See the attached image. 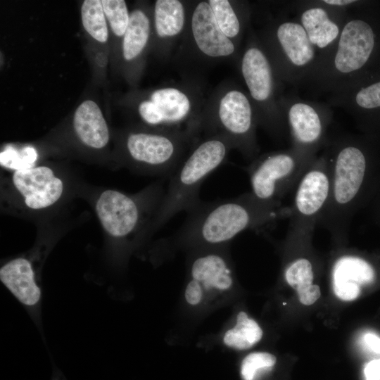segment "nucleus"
I'll use <instances>...</instances> for the list:
<instances>
[{"label":"nucleus","mask_w":380,"mask_h":380,"mask_svg":"<svg viewBox=\"0 0 380 380\" xmlns=\"http://www.w3.org/2000/svg\"><path fill=\"white\" fill-rule=\"evenodd\" d=\"M290 215V206L260 201L251 192L229 199L201 201L188 213L177 238L189 244L219 246L245 230H262Z\"/></svg>","instance_id":"f257e3e1"},{"label":"nucleus","mask_w":380,"mask_h":380,"mask_svg":"<svg viewBox=\"0 0 380 380\" xmlns=\"http://www.w3.org/2000/svg\"><path fill=\"white\" fill-rule=\"evenodd\" d=\"M366 380H380V359L369 362L365 368Z\"/></svg>","instance_id":"473e14b6"},{"label":"nucleus","mask_w":380,"mask_h":380,"mask_svg":"<svg viewBox=\"0 0 380 380\" xmlns=\"http://www.w3.org/2000/svg\"><path fill=\"white\" fill-rule=\"evenodd\" d=\"M37 159V153L30 146L17 149L8 146L0 153L1 165L16 171L32 168Z\"/></svg>","instance_id":"cd10ccee"},{"label":"nucleus","mask_w":380,"mask_h":380,"mask_svg":"<svg viewBox=\"0 0 380 380\" xmlns=\"http://www.w3.org/2000/svg\"><path fill=\"white\" fill-rule=\"evenodd\" d=\"M208 4L222 32L228 38L236 37L240 33L241 23L229 1L210 0Z\"/></svg>","instance_id":"bb28decb"},{"label":"nucleus","mask_w":380,"mask_h":380,"mask_svg":"<svg viewBox=\"0 0 380 380\" xmlns=\"http://www.w3.org/2000/svg\"><path fill=\"white\" fill-rule=\"evenodd\" d=\"M218 117L222 128L230 134L242 153L248 158L254 157L258 151L255 116L248 97L239 90L228 91L220 102Z\"/></svg>","instance_id":"9b49d317"},{"label":"nucleus","mask_w":380,"mask_h":380,"mask_svg":"<svg viewBox=\"0 0 380 380\" xmlns=\"http://www.w3.org/2000/svg\"><path fill=\"white\" fill-rule=\"evenodd\" d=\"M96 208L105 230L115 237L129 234L139 220L140 211L136 201L114 190L102 193Z\"/></svg>","instance_id":"ddd939ff"},{"label":"nucleus","mask_w":380,"mask_h":380,"mask_svg":"<svg viewBox=\"0 0 380 380\" xmlns=\"http://www.w3.org/2000/svg\"><path fill=\"white\" fill-rule=\"evenodd\" d=\"M289 5L316 50L318 63L334 49L349 11L327 5L322 0L293 1Z\"/></svg>","instance_id":"9d476101"},{"label":"nucleus","mask_w":380,"mask_h":380,"mask_svg":"<svg viewBox=\"0 0 380 380\" xmlns=\"http://www.w3.org/2000/svg\"><path fill=\"white\" fill-rule=\"evenodd\" d=\"M139 113L144 120L151 125L163 123V119L157 106L151 101L140 103Z\"/></svg>","instance_id":"7c9ffc66"},{"label":"nucleus","mask_w":380,"mask_h":380,"mask_svg":"<svg viewBox=\"0 0 380 380\" xmlns=\"http://www.w3.org/2000/svg\"><path fill=\"white\" fill-rule=\"evenodd\" d=\"M16 189L25 198L26 205L32 209L46 208L54 203L63 192L61 180L47 167L17 170L13 176Z\"/></svg>","instance_id":"4468645a"},{"label":"nucleus","mask_w":380,"mask_h":380,"mask_svg":"<svg viewBox=\"0 0 380 380\" xmlns=\"http://www.w3.org/2000/svg\"><path fill=\"white\" fill-rule=\"evenodd\" d=\"M327 103L361 122L372 113L380 112V80L328 96Z\"/></svg>","instance_id":"6ab92c4d"},{"label":"nucleus","mask_w":380,"mask_h":380,"mask_svg":"<svg viewBox=\"0 0 380 380\" xmlns=\"http://www.w3.org/2000/svg\"><path fill=\"white\" fill-rule=\"evenodd\" d=\"M73 124L76 134L86 145L101 148L107 144L108 129L99 107L93 101H85L79 106Z\"/></svg>","instance_id":"aec40b11"},{"label":"nucleus","mask_w":380,"mask_h":380,"mask_svg":"<svg viewBox=\"0 0 380 380\" xmlns=\"http://www.w3.org/2000/svg\"><path fill=\"white\" fill-rule=\"evenodd\" d=\"M366 345L374 353H380V338L374 334L368 333L365 336Z\"/></svg>","instance_id":"72a5a7b5"},{"label":"nucleus","mask_w":380,"mask_h":380,"mask_svg":"<svg viewBox=\"0 0 380 380\" xmlns=\"http://www.w3.org/2000/svg\"><path fill=\"white\" fill-rule=\"evenodd\" d=\"M330 168L322 151L310 163L294 189L287 236H312L330 194Z\"/></svg>","instance_id":"0eeeda50"},{"label":"nucleus","mask_w":380,"mask_h":380,"mask_svg":"<svg viewBox=\"0 0 380 380\" xmlns=\"http://www.w3.org/2000/svg\"><path fill=\"white\" fill-rule=\"evenodd\" d=\"M149 32L147 16L140 10L134 11L129 15L123 39V56L126 60L130 61L141 52L148 41Z\"/></svg>","instance_id":"393cba45"},{"label":"nucleus","mask_w":380,"mask_h":380,"mask_svg":"<svg viewBox=\"0 0 380 380\" xmlns=\"http://www.w3.org/2000/svg\"><path fill=\"white\" fill-rule=\"evenodd\" d=\"M191 30L198 49L210 57L227 56L234 51V45L220 29L208 2L202 1L195 8Z\"/></svg>","instance_id":"dca6fc26"},{"label":"nucleus","mask_w":380,"mask_h":380,"mask_svg":"<svg viewBox=\"0 0 380 380\" xmlns=\"http://www.w3.org/2000/svg\"><path fill=\"white\" fill-rule=\"evenodd\" d=\"M276 361V357L270 353H252L241 363V377L243 380H254L260 372L272 367Z\"/></svg>","instance_id":"c756f323"},{"label":"nucleus","mask_w":380,"mask_h":380,"mask_svg":"<svg viewBox=\"0 0 380 380\" xmlns=\"http://www.w3.org/2000/svg\"><path fill=\"white\" fill-rule=\"evenodd\" d=\"M151 101L158 108L163 122L175 123L183 120L189 114L191 103L187 96L175 88H163L155 91Z\"/></svg>","instance_id":"4be33fe9"},{"label":"nucleus","mask_w":380,"mask_h":380,"mask_svg":"<svg viewBox=\"0 0 380 380\" xmlns=\"http://www.w3.org/2000/svg\"><path fill=\"white\" fill-rule=\"evenodd\" d=\"M331 274L336 295L346 301L356 299L361 286L373 282L376 275L372 264L349 253H343L335 259Z\"/></svg>","instance_id":"2eb2a0df"},{"label":"nucleus","mask_w":380,"mask_h":380,"mask_svg":"<svg viewBox=\"0 0 380 380\" xmlns=\"http://www.w3.org/2000/svg\"><path fill=\"white\" fill-rule=\"evenodd\" d=\"M284 278L287 284L297 291L302 304L312 305L319 298V286L312 284L315 270L310 258L301 256L292 260L285 268Z\"/></svg>","instance_id":"412c9836"},{"label":"nucleus","mask_w":380,"mask_h":380,"mask_svg":"<svg viewBox=\"0 0 380 380\" xmlns=\"http://www.w3.org/2000/svg\"><path fill=\"white\" fill-rule=\"evenodd\" d=\"M268 56L281 82L303 88L315 68L318 56L297 19L283 17L266 35Z\"/></svg>","instance_id":"39448f33"},{"label":"nucleus","mask_w":380,"mask_h":380,"mask_svg":"<svg viewBox=\"0 0 380 380\" xmlns=\"http://www.w3.org/2000/svg\"><path fill=\"white\" fill-rule=\"evenodd\" d=\"M376 31L361 13L350 11L334 49L317 63L303 88L330 96L367 83L379 49Z\"/></svg>","instance_id":"7ed1b4c3"},{"label":"nucleus","mask_w":380,"mask_h":380,"mask_svg":"<svg viewBox=\"0 0 380 380\" xmlns=\"http://www.w3.org/2000/svg\"><path fill=\"white\" fill-rule=\"evenodd\" d=\"M184 297L189 305L195 306L203 301L204 292L198 283L191 279L186 285Z\"/></svg>","instance_id":"2f4dec72"},{"label":"nucleus","mask_w":380,"mask_h":380,"mask_svg":"<svg viewBox=\"0 0 380 380\" xmlns=\"http://www.w3.org/2000/svg\"><path fill=\"white\" fill-rule=\"evenodd\" d=\"M322 151L329 164L331 189L318 225L343 241L367 189L369 156L362 141L349 133L329 135Z\"/></svg>","instance_id":"f03ea898"},{"label":"nucleus","mask_w":380,"mask_h":380,"mask_svg":"<svg viewBox=\"0 0 380 380\" xmlns=\"http://www.w3.org/2000/svg\"><path fill=\"white\" fill-rule=\"evenodd\" d=\"M101 2L104 13L114 34L119 37L124 35L129 20L125 1L123 0H103Z\"/></svg>","instance_id":"c85d7f7f"},{"label":"nucleus","mask_w":380,"mask_h":380,"mask_svg":"<svg viewBox=\"0 0 380 380\" xmlns=\"http://www.w3.org/2000/svg\"><path fill=\"white\" fill-rule=\"evenodd\" d=\"M184 25V10L177 0H158L155 5V25L160 37L179 34Z\"/></svg>","instance_id":"5701e85b"},{"label":"nucleus","mask_w":380,"mask_h":380,"mask_svg":"<svg viewBox=\"0 0 380 380\" xmlns=\"http://www.w3.org/2000/svg\"><path fill=\"white\" fill-rule=\"evenodd\" d=\"M280 104L291 139V148L312 158L323 149L333 119L332 107L327 102L307 100L291 92Z\"/></svg>","instance_id":"6e6552de"},{"label":"nucleus","mask_w":380,"mask_h":380,"mask_svg":"<svg viewBox=\"0 0 380 380\" xmlns=\"http://www.w3.org/2000/svg\"><path fill=\"white\" fill-rule=\"evenodd\" d=\"M0 279L21 303L31 307L39 302L42 291L28 260L18 258L5 264L0 269Z\"/></svg>","instance_id":"a211bd4d"},{"label":"nucleus","mask_w":380,"mask_h":380,"mask_svg":"<svg viewBox=\"0 0 380 380\" xmlns=\"http://www.w3.org/2000/svg\"><path fill=\"white\" fill-rule=\"evenodd\" d=\"M315 158H307L291 147L260 156L246 169L250 192L260 201L282 203Z\"/></svg>","instance_id":"423d86ee"},{"label":"nucleus","mask_w":380,"mask_h":380,"mask_svg":"<svg viewBox=\"0 0 380 380\" xmlns=\"http://www.w3.org/2000/svg\"><path fill=\"white\" fill-rule=\"evenodd\" d=\"M127 148L134 160L167 171L171 175L179 165L181 144L174 135L133 133L127 138Z\"/></svg>","instance_id":"f8f14e48"},{"label":"nucleus","mask_w":380,"mask_h":380,"mask_svg":"<svg viewBox=\"0 0 380 380\" xmlns=\"http://www.w3.org/2000/svg\"><path fill=\"white\" fill-rule=\"evenodd\" d=\"M262 337V330L258 324L241 311L237 315L235 326L224 334L223 343L234 349L246 350L259 342Z\"/></svg>","instance_id":"b1692460"},{"label":"nucleus","mask_w":380,"mask_h":380,"mask_svg":"<svg viewBox=\"0 0 380 380\" xmlns=\"http://www.w3.org/2000/svg\"><path fill=\"white\" fill-rule=\"evenodd\" d=\"M228 150V144L220 137L206 139L177 167L160 210V224L181 211L190 212L201 203L202 183L224 162Z\"/></svg>","instance_id":"20e7f679"},{"label":"nucleus","mask_w":380,"mask_h":380,"mask_svg":"<svg viewBox=\"0 0 380 380\" xmlns=\"http://www.w3.org/2000/svg\"><path fill=\"white\" fill-rule=\"evenodd\" d=\"M191 279L205 291L224 292L234 284L232 271L226 258L218 252H205L196 257L190 266Z\"/></svg>","instance_id":"f3484780"},{"label":"nucleus","mask_w":380,"mask_h":380,"mask_svg":"<svg viewBox=\"0 0 380 380\" xmlns=\"http://www.w3.org/2000/svg\"><path fill=\"white\" fill-rule=\"evenodd\" d=\"M81 13L82 24L86 31L96 40L106 42L108 39V28L101 1H84Z\"/></svg>","instance_id":"a878e982"},{"label":"nucleus","mask_w":380,"mask_h":380,"mask_svg":"<svg viewBox=\"0 0 380 380\" xmlns=\"http://www.w3.org/2000/svg\"><path fill=\"white\" fill-rule=\"evenodd\" d=\"M241 70L250 96L258 107V121L267 130L284 128L286 120L281 99L277 97V80H281L265 51L257 44H251L243 55Z\"/></svg>","instance_id":"1a4fd4ad"}]
</instances>
